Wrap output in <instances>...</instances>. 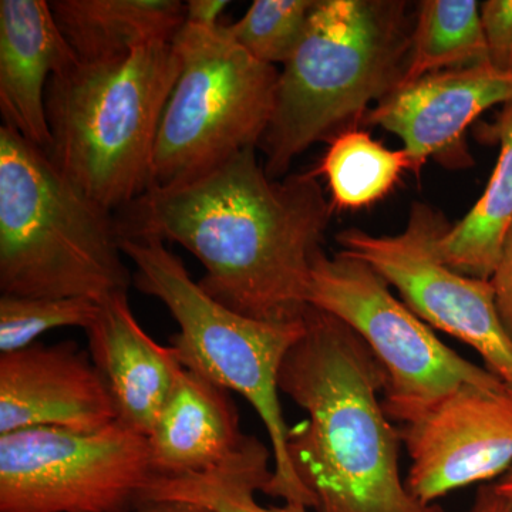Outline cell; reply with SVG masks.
<instances>
[{"label": "cell", "mask_w": 512, "mask_h": 512, "mask_svg": "<svg viewBox=\"0 0 512 512\" xmlns=\"http://www.w3.org/2000/svg\"><path fill=\"white\" fill-rule=\"evenodd\" d=\"M318 0H255L229 35L265 64L288 62L301 45Z\"/></svg>", "instance_id": "22"}, {"label": "cell", "mask_w": 512, "mask_h": 512, "mask_svg": "<svg viewBox=\"0 0 512 512\" xmlns=\"http://www.w3.org/2000/svg\"><path fill=\"white\" fill-rule=\"evenodd\" d=\"M400 423L412 466L406 487L414 498H437L504 476L512 467V393L463 386L436 402L407 410Z\"/></svg>", "instance_id": "11"}, {"label": "cell", "mask_w": 512, "mask_h": 512, "mask_svg": "<svg viewBox=\"0 0 512 512\" xmlns=\"http://www.w3.org/2000/svg\"><path fill=\"white\" fill-rule=\"evenodd\" d=\"M121 249L136 268L138 291L163 302L180 326L171 343L184 369L241 394L261 417L274 454V474L264 494L312 510L311 494L289 460V426L278 384L286 355L305 332V320L264 322L231 311L191 278L161 239L121 238Z\"/></svg>", "instance_id": "6"}, {"label": "cell", "mask_w": 512, "mask_h": 512, "mask_svg": "<svg viewBox=\"0 0 512 512\" xmlns=\"http://www.w3.org/2000/svg\"><path fill=\"white\" fill-rule=\"evenodd\" d=\"M308 303L346 323L382 365L387 376L383 407L390 420L458 387L508 390L485 367L444 345L406 303L394 298L379 272L345 252L329 256L322 249L316 255Z\"/></svg>", "instance_id": "8"}, {"label": "cell", "mask_w": 512, "mask_h": 512, "mask_svg": "<svg viewBox=\"0 0 512 512\" xmlns=\"http://www.w3.org/2000/svg\"><path fill=\"white\" fill-rule=\"evenodd\" d=\"M332 204L315 171L272 180L256 147L173 187H153L119 211L121 238H158L190 251L198 285L231 311L298 322Z\"/></svg>", "instance_id": "1"}, {"label": "cell", "mask_w": 512, "mask_h": 512, "mask_svg": "<svg viewBox=\"0 0 512 512\" xmlns=\"http://www.w3.org/2000/svg\"><path fill=\"white\" fill-rule=\"evenodd\" d=\"M512 101V74L491 64L444 70L397 87L367 113L366 123L403 141L419 174L427 160L450 168L473 167L468 127L495 106Z\"/></svg>", "instance_id": "12"}, {"label": "cell", "mask_w": 512, "mask_h": 512, "mask_svg": "<svg viewBox=\"0 0 512 512\" xmlns=\"http://www.w3.org/2000/svg\"><path fill=\"white\" fill-rule=\"evenodd\" d=\"M444 215L414 202L397 235L349 228L336 235L340 251L372 266L430 328L471 346L485 369L512 393V338L505 329L491 281L471 278L441 261L437 244L450 228Z\"/></svg>", "instance_id": "10"}, {"label": "cell", "mask_w": 512, "mask_h": 512, "mask_svg": "<svg viewBox=\"0 0 512 512\" xmlns=\"http://www.w3.org/2000/svg\"><path fill=\"white\" fill-rule=\"evenodd\" d=\"M46 0L0 2V113L3 126L49 153L46 90L79 63Z\"/></svg>", "instance_id": "14"}, {"label": "cell", "mask_w": 512, "mask_h": 512, "mask_svg": "<svg viewBox=\"0 0 512 512\" xmlns=\"http://www.w3.org/2000/svg\"><path fill=\"white\" fill-rule=\"evenodd\" d=\"M247 437L228 390L184 370L147 436L151 467L160 478L207 473Z\"/></svg>", "instance_id": "16"}, {"label": "cell", "mask_w": 512, "mask_h": 512, "mask_svg": "<svg viewBox=\"0 0 512 512\" xmlns=\"http://www.w3.org/2000/svg\"><path fill=\"white\" fill-rule=\"evenodd\" d=\"M154 478L147 436L120 421L0 436V512H133Z\"/></svg>", "instance_id": "9"}, {"label": "cell", "mask_w": 512, "mask_h": 512, "mask_svg": "<svg viewBox=\"0 0 512 512\" xmlns=\"http://www.w3.org/2000/svg\"><path fill=\"white\" fill-rule=\"evenodd\" d=\"M271 457L272 450L256 437L248 436L244 446L214 470L192 476L154 478L147 490L146 504L175 500L201 504L215 512H309L303 504L262 507L255 500V494L265 493L271 483Z\"/></svg>", "instance_id": "19"}, {"label": "cell", "mask_w": 512, "mask_h": 512, "mask_svg": "<svg viewBox=\"0 0 512 512\" xmlns=\"http://www.w3.org/2000/svg\"><path fill=\"white\" fill-rule=\"evenodd\" d=\"M286 355L279 390L308 414L289 427L293 470L315 512H444L400 476L399 429L384 412L382 365L342 320L309 305Z\"/></svg>", "instance_id": "2"}, {"label": "cell", "mask_w": 512, "mask_h": 512, "mask_svg": "<svg viewBox=\"0 0 512 512\" xmlns=\"http://www.w3.org/2000/svg\"><path fill=\"white\" fill-rule=\"evenodd\" d=\"M487 63L490 64L480 3L476 0L419 3L409 63L400 86L444 70Z\"/></svg>", "instance_id": "20"}, {"label": "cell", "mask_w": 512, "mask_h": 512, "mask_svg": "<svg viewBox=\"0 0 512 512\" xmlns=\"http://www.w3.org/2000/svg\"><path fill=\"white\" fill-rule=\"evenodd\" d=\"M50 8L80 62L123 57L154 42H173L184 25L180 0H52Z\"/></svg>", "instance_id": "17"}, {"label": "cell", "mask_w": 512, "mask_h": 512, "mask_svg": "<svg viewBox=\"0 0 512 512\" xmlns=\"http://www.w3.org/2000/svg\"><path fill=\"white\" fill-rule=\"evenodd\" d=\"M481 140L500 146L487 187L470 212L441 235V261L471 278L490 281L512 228V101L493 123L483 124Z\"/></svg>", "instance_id": "18"}, {"label": "cell", "mask_w": 512, "mask_h": 512, "mask_svg": "<svg viewBox=\"0 0 512 512\" xmlns=\"http://www.w3.org/2000/svg\"><path fill=\"white\" fill-rule=\"evenodd\" d=\"M100 303L89 298H0V352L28 348L49 330L93 325Z\"/></svg>", "instance_id": "23"}, {"label": "cell", "mask_w": 512, "mask_h": 512, "mask_svg": "<svg viewBox=\"0 0 512 512\" xmlns=\"http://www.w3.org/2000/svg\"><path fill=\"white\" fill-rule=\"evenodd\" d=\"M488 62L498 72L512 74V0L480 3Z\"/></svg>", "instance_id": "24"}, {"label": "cell", "mask_w": 512, "mask_h": 512, "mask_svg": "<svg viewBox=\"0 0 512 512\" xmlns=\"http://www.w3.org/2000/svg\"><path fill=\"white\" fill-rule=\"evenodd\" d=\"M404 171H413L404 148L390 150L362 130L333 138L316 175H325L330 204L340 211H359L386 198Z\"/></svg>", "instance_id": "21"}, {"label": "cell", "mask_w": 512, "mask_h": 512, "mask_svg": "<svg viewBox=\"0 0 512 512\" xmlns=\"http://www.w3.org/2000/svg\"><path fill=\"white\" fill-rule=\"evenodd\" d=\"M133 512H215L201 504L190 503V501H153L144 504Z\"/></svg>", "instance_id": "28"}, {"label": "cell", "mask_w": 512, "mask_h": 512, "mask_svg": "<svg viewBox=\"0 0 512 512\" xmlns=\"http://www.w3.org/2000/svg\"><path fill=\"white\" fill-rule=\"evenodd\" d=\"M490 281L494 288L498 313L512 338V228L505 239L500 261Z\"/></svg>", "instance_id": "25"}, {"label": "cell", "mask_w": 512, "mask_h": 512, "mask_svg": "<svg viewBox=\"0 0 512 512\" xmlns=\"http://www.w3.org/2000/svg\"><path fill=\"white\" fill-rule=\"evenodd\" d=\"M228 6L227 0H188L185 2L184 22L202 28H217L222 25L220 18Z\"/></svg>", "instance_id": "26"}, {"label": "cell", "mask_w": 512, "mask_h": 512, "mask_svg": "<svg viewBox=\"0 0 512 512\" xmlns=\"http://www.w3.org/2000/svg\"><path fill=\"white\" fill-rule=\"evenodd\" d=\"M114 421L106 380L73 340L0 355V436L36 427L87 433Z\"/></svg>", "instance_id": "13"}, {"label": "cell", "mask_w": 512, "mask_h": 512, "mask_svg": "<svg viewBox=\"0 0 512 512\" xmlns=\"http://www.w3.org/2000/svg\"><path fill=\"white\" fill-rule=\"evenodd\" d=\"M495 490L498 493L505 495V497L511 498L512 500V467L507 473L501 477V480L497 484H494Z\"/></svg>", "instance_id": "29"}, {"label": "cell", "mask_w": 512, "mask_h": 512, "mask_svg": "<svg viewBox=\"0 0 512 512\" xmlns=\"http://www.w3.org/2000/svg\"><path fill=\"white\" fill-rule=\"evenodd\" d=\"M180 72L173 42H154L50 79L47 154L101 207L121 211L153 188L158 127Z\"/></svg>", "instance_id": "5"}, {"label": "cell", "mask_w": 512, "mask_h": 512, "mask_svg": "<svg viewBox=\"0 0 512 512\" xmlns=\"http://www.w3.org/2000/svg\"><path fill=\"white\" fill-rule=\"evenodd\" d=\"M114 212L80 191L52 158L0 127V292L29 298L127 293Z\"/></svg>", "instance_id": "4"}, {"label": "cell", "mask_w": 512, "mask_h": 512, "mask_svg": "<svg viewBox=\"0 0 512 512\" xmlns=\"http://www.w3.org/2000/svg\"><path fill=\"white\" fill-rule=\"evenodd\" d=\"M412 16L402 0H318L295 55L276 83L275 107L259 148L272 180L319 141L356 130L372 103L402 84Z\"/></svg>", "instance_id": "3"}, {"label": "cell", "mask_w": 512, "mask_h": 512, "mask_svg": "<svg viewBox=\"0 0 512 512\" xmlns=\"http://www.w3.org/2000/svg\"><path fill=\"white\" fill-rule=\"evenodd\" d=\"M467 512H512V500L498 493L494 485H483Z\"/></svg>", "instance_id": "27"}, {"label": "cell", "mask_w": 512, "mask_h": 512, "mask_svg": "<svg viewBox=\"0 0 512 512\" xmlns=\"http://www.w3.org/2000/svg\"><path fill=\"white\" fill-rule=\"evenodd\" d=\"M173 45L181 72L158 127L153 187L187 183L258 148L275 107L278 70L249 55L227 26L184 22Z\"/></svg>", "instance_id": "7"}, {"label": "cell", "mask_w": 512, "mask_h": 512, "mask_svg": "<svg viewBox=\"0 0 512 512\" xmlns=\"http://www.w3.org/2000/svg\"><path fill=\"white\" fill-rule=\"evenodd\" d=\"M89 353L117 409V421L148 436L184 367L173 346L160 345L141 328L127 293L100 302L86 330Z\"/></svg>", "instance_id": "15"}]
</instances>
